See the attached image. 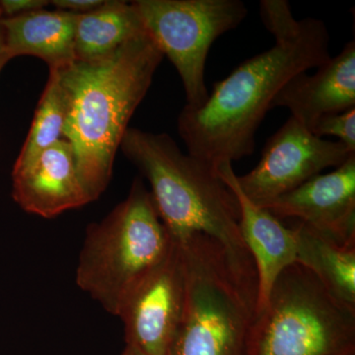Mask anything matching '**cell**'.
Here are the masks:
<instances>
[{"instance_id":"obj_1","label":"cell","mask_w":355,"mask_h":355,"mask_svg":"<svg viewBox=\"0 0 355 355\" xmlns=\"http://www.w3.org/2000/svg\"><path fill=\"white\" fill-rule=\"evenodd\" d=\"M260 10L275 38L273 46L214 83L202 106H184L178 116V132L188 153L216 168L251 156L275 96L292 77L331 57L323 21L296 19L286 0H261Z\"/></svg>"},{"instance_id":"obj_2","label":"cell","mask_w":355,"mask_h":355,"mask_svg":"<svg viewBox=\"0 0 355 355\" xmlns=\"http://www.w3.org/2000/svg\"><path fill=\"white\" fill-rule=\"evenodd\" d=\"M164 55L148 33L104 57L58 69L69 98L64 139L91 202L106 191L128 123L146 97Z\"/></svg>"},{"instance_id":"obj_3","label":"cell","mask_w":355,"mask_h":355,"mask_svg":"<svg viewBox=\"0 0 355 355\" xmlns=\"http://www.w3.org/2000/svg\"><path fill=\"white\" fill-rule=\"evenodd\" d=\"M120 148L150 184L158 216L175 242L203 234L232 253L251 256L237 198L216 167L183 153L166 133L128 128Z\"/></svg>"},{"instance_id":"obj_4","label":"cell","mask_w":355,"mask_h":355,"mask_svg":"<svg viewBox=\"0 0 355 355\" xmlns=\"http://www.w3.org/2000/svg\"><path fill=\"white\" fill-rule=\"evenodd\" d=\"M183 259V315L166 355H242L258 309V273L214 238L176 242Z\"/></svg>"},{"instance_id":"obj_5","label":"cell","mask_w":355,"mask_h":355,"mask_svg":"<svg viewBox=\"0 0 355 355\" xmlns=\"http://www.w3.org/2000/svg\"><path fill=\"white\" fill-rule=\"evenodd\" d=\"M174 247L150 191L140 178L123 202L88 226L79 254L76 284L118 317L128 296Z\"/></svg>"},{"instance_id":"obj_6","label":"cell","mask_w":355,"mask_h":355,"mask_svg":"<svg viewBox=\"0 0 355 355\" xmlns=\"http://www.w3.org/2000/svg\"><path fill=\"white\" fill-rule=\"evenodd\" d=\"M242 355H355V309L293 263L257 310Z\"/></svg>"},{"instance_id":"obj_7","label":"cell","mask_w":355,"mask_h":355,"mask_svg":"<svg viewBox=\"0 0 355 355\" xmlns=\"http://www.w3.org/2000/svg\"><path fill=\"white\" fill-rule=\"evenodd\" d=\"M147 33L181 77L186 106L198 108L209 95L205 71L210 48L246 19L241 0H137Z\"/></svg>"},{"instance_id":"obj_8","label":"cell","mask_w":355,"mask_h":355,"mask_svg":"<svg viewBox=\"0 0 355 355\" xmlns=\"http://www.w3.org/2000/svg\"><path fill=\"white\" fill-rule=\"evenodd\" d=\"M355 154L340 142L321 139L289 116L268 139L258 165L236 177L245 196L258 207L288 193Z\"/></svg>"},{"instance_id":"obj_9","label":"cell","mask_w":355,"mask_h":355,"mask_svg":"<svg viewBox=\"0 0 355 355\" xmlns=\"http://www.w3.org/2000/svg\"><path fill=\"white\" fill-rule=\"evenodd\" d=\"M186 277L176 242L162 263L128 296L119 313L125 343L146 355H166L182 315Z\"/></svg>"},{"instance_id":"obj_10","label":"cell","mask_w":355,"mask_h":355,"mask_svg":"<svg viewBox=\"0 0 355 355\" xmlns=\"http://www.w3.org/2000/svg\"><path fill=\"white\" fill-rule=\"evenodd\" d=\"M261 207L279 220L296 219L336 243L355 246V154Z\"/></svg>"},{"instance_id":"obj_11","label":"cell","mask_w":355,"mask_h":355,"mask_svg":"<svg viewBox=\"0 0 355 355\" xmlns=\"http://www.w3.org/2000/svg\"><path fill=\"white\" fill-rule=\"evenodd\" d=\"M12 197L28 214L53 218L91 202L77 171L71 144L62 139L12 171Z\"/></svg>"},{"instance_id":"obj_12","label":"cell","mask_w":355,"mask_h":355,"mask_svg":"<svg viewBox=\"0 0 355 355\" xmlns=\"http://www.w3.org/2000/svg\"><path fill=\"white\" fill-rule=\"evenodd\" d=\"M272 109L284 108L308 130L319 119L355 108V42L345 44L310 76L300 72L275 96Z\"/></svg>"},{"instance_id":"obj_13","label":"cell","mask_w":355,"mask_h":355,"mask_svg":"<svg viewBox=\"0 0 355 355\" xmlns=\"http://www.w3.org/2000/svg\"><path fill=\"white\" fill-rule=\"evenodd\" d=\"M217 173L235 193L240 207V229L258 273V309L263 307L275 280L297 261V240L293 227H287L268 210L243 193L232 163L217 166ZM257 309V310H258Z\"/></svg>"},{"instance_id":"obj_14","label":"cell","mask_w":355,"mask_h":355,"mask_svg":"<svg viewBox=\"0 0 355 355\" xmlns=\"http://www.w3.org/2000/svg\"><path fill=\"white\" fill-rule=\"evenodd\" d=\"M78 14L67 11L36 10L1 18L6 32V55L9 60L33 55L50 69H62L76 58V32Z\"/></svg>"},{"instance_id":"obj_15","label":"cell","mask_w":355,"mask_h":355,"mask_svg":"<svg viewBox=\"0 0 355 355\" xmlns=\"http://www.w3.org/2000/svg\"><path fill=\"white\" fill-rule=\"evenodd\" d=\"M146 33L133 1H106L99 8L77 16L76 60L104 57Z\"/></svg>"},{"instance_id":"obj_16","label":"cell","mask_w":355,"mask_h":355,"mask_svg":"<svg viewBox=\"0 0 355 355\" xmlns=\"http://www.w3.org/2000/svg\"><path fill=\"white\" fill-rule=\"evenodd\" d=\"M297 261L338 300L355 309V246L336 243L297 222Z\"/></svg>"},{"instance_id":"obj_17","label":"cell","mask_w":355,"mask_h":355,"mask_svg":"<svg viewBox=\"0 0 355 355\" xmlns=\"http://www.w3.org/2000/svg\"><path fill=\"white\" fill-rule=\"evenodd\" d=\"M67 114L69 98L60 81V72L58 69H50L48 83L35 113L29 135L13 170L25 167L44 150L64 139Z\"/></svg>"},{"instance_id":"obj_18","label":"cell","mask_w":355,"mask_h":355,"mask_svg":"<svg viewBox=\"0 0 355 355\" xmlns=\"http://www.w3.org/2000/svg\"><path fill=\"white\" fill-rule=\"evenodd\" d=\"M318 137H334L355 153V108L319 119L310 128Z\"/></svg>"},{"instance_id":"obj_19","label":"cell","mask_w":355,"mask_h":355,"mask_svg":"<svg viewBox=\"0 0 355 355\" xmlns=\"http://www.w3.org/2000/svg\"><path fill=\"white\" fill-rule=\"evenodd\" d=\"M51 1L46 0H0V12L2 18H10L14 16L41 10Z\"/></svg>"},{"instance_id":"obj_20","label":"cell","mask_w":355,"mask_h":355,"mask_svg":"<svg viewBox=\"0 0 355 355\" xmlns=\"http://www.w3.org/2000/svg\"><path fill=\"white\" fill-rule=\"evenodd\" d=\"M106 0H53L51 1L62 11L74 14H85L99 8Z\"/></svg>"},{"instance_id":"obj_21","label":"cell","mask_w":355,"mask_h":355,"mask_svg":"<svg viewBox=\"0 0 355 355\" xmlns=\"http://www.w3.org/2000/svg\"><path fill=\"white\" fill-rule=\"evenodd\" d=\"M1 18L0 17V57L6 55V32L1 23Z\"/></svg>"},{"instance_id":"obj_22","label":"cell","mask_w":355,"mask_h":355,"mask_svg":"<svg viewBox=\"0 0 355 355\" xmlns=\"http://www.w3.org/2000/svg\"><path fill=\"white\" fill-rule=\"evenodd\" d=\"M121 355H146L144 352H140L137 347H132V345H125V349H123V354Z\"/></svg>"},{"instance_id":"obj_23","label":"cell","mask_w":355,"mask_h":355,"mask_svg":"<svg viewBox=\"0 0 355 355\" xmlns=\"http://www.w3.org/2000/svg\"><path fill=\"white\" fill-rule=\"evenodd\" d=\"M9 60H9V58L7 57L6 55H3L2 57H0V72H1V70L3 69L4 65H6Z\"/></svg>"},{"instance_id":"obj_24","label":"cell","mask_w":355,"mask_h":355,"mask_svg":"<svg viewBox=\"0 0 355 355\" xmlns=\"http://www.w3.org/2000/svg\"><path fill=\"white\" fill-rule=\"evenodd\" d=\"M0 17H2V16H1V12H0Z\"/></svg>"}]
</instances>
